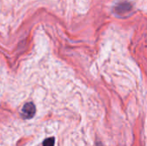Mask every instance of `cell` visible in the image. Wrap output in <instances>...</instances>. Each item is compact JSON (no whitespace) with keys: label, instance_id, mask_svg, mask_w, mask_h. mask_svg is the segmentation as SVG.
Returning <instances> with one entry per match:
<instances>
[{"label":"cell","instance_id":"obj_2","mask_svg":"<svg viewBox=\"0 0 147 146\" xmlns=\"http://www.w3.org/2000/svg\"><path fill=\"white\" fill-rule=\"evenodd\" d=\"M131 9V5L128 3H119L116 7L115 9L118 13H124L127 12V10H129Z\"/></svg>","mask_w":147,"mask_h":146},{"label":"cell","instance_id":"obj_4","mask_svg":"<svg viewBox=\"0 0 147 146\" xmlns=\"http://www.w3.org/2000/svg\"><path fill=\"white\" fill-rule=\"evenodd\" d=\"M97 146H102V145H101L100 143H98V144H97Z\"/></svg>","mask_w":147,"mask_h":146},{"label":"cell","instance_id":"obj_1","mask_svg":"<svg viewBox=\"0 0 147 146\" xmlns=\"http://www.w3.org/2000/svg\"><path fill=\"white\" fill-rule=\"evenodd\" d=\"M36 112L35 106L32 102L26 103L22 109V116L24 119H31L34 116Z\"/></svg>","mask_w":147,"mask_h":146},{"label":"cell","instance_id":"obj_3","mask_svg":"<svg viewBox=\"0 0 147 146\" xmlns=\"http://www.w3.org/2000/svg\"><path fill=\"white\" fill-rule=\"evenodd\" d=\"M54 138H48L43 141L42 146H54Z\"/></svg>","mask_w":147,"mask_h":146}]
</instances>
